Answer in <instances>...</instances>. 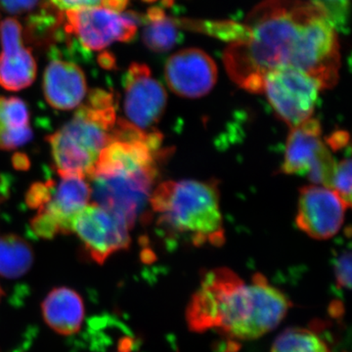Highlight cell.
<instances>
[{
  "label": "cell",
  "instance_id": "1",
  "mask_svg": "<svg viewBox=\"0 0 352 352\" xmlns=\"http://www.w3.org/2000/svg\"><path fill=\"white\" fill-rule=\"evenodd\" d=\"M249 36L223 53L227 74L252 94H263L273 69L289 67L307 74L322 88L339 80L340 51L337 30L315 0H263L244 23Z\"/></svg>",
  "mask_w": 352,
  "mask_h": 352
},
{
  "label": "cell",
  "instance_id": "2",
  "mask_svg": "<svg viewBox=\"0 0 352 352\" xmlns=\"http://www.w3.org/2000/svg\"><path fill=\"white\" fill-rule=\"evenodd\" d=\"M291 302L261 274L245 284L222 267L206 273L187 308L189 328L195 332L219 331L235 340L263 337L279 325Z\"/></svg>",
  "mask_w": 352,
  "mask_h": 352
},
{
  "label": "cell",
  "instance_id": "3",
  "mask_svg": "<svg viewBox=\"0 0 352 352\" xmlns=\"http://www.w3.org/2000/svg\"><path fill=\"white\" fill-rule=\"evenodd\" d=\"M157 224L166 232L197 247L219 245L226 241L217 182L179 180L162 182L149 200Z\"/></svg>",
  "mask_w": 352,
  "mask_h": 352
},
{
  "label": "cell",
  "instance_id": "4",
  "mask_svg": "<svg viewBox=\"0 0 352 352\" xmlns=\"http://www.w3.org/2000/svg\"><path fill=\"white\" fill-rule=\"evenodd\" d=\"M116 109L113 94L96 88L71 120L47 136L58 175L82 178L91 175L102 150L110 141L118 120Z\"/></svg>",
  "mask_w": 352,
  "mask_h": 352
},
{
  "label": "cell",
  "instance_id": "5",
  "mask_svg": "<svg viewBox=\"0 0 352 352\" xmlns=\"http://www.w3.org/2000/svg\"><path fill=\"white\" fill-rule=\"evenodd\" d=\"M62 17L65 34L78 39L87 50H101L117 41L129 43L142 23V15L124 14L104 7L66 11Z\"/></svg>",
  "mask_w": 352,
  "mask_h": 352
},
{
  "label": "cell",
  "instance_id": "6",
  "mask_svg": "<svg viewBox=\"0 0 352 352\" xmlns=\"http://www.w3.org/2000/svg\"><path fill=\"white\" fill-rule=\"evenodd\" d=\"M336 166L332 152L322 139L318 120L310 118L292 127L282 164L284 173L307 175L314 184L330 188Z\"/></svg>",
  "mask_w": 352,
  "mask_h": 352
},
{
  "label": "cell",
  "instance_id": "7",
  "mask_svg": "<svg viewBox=\"0 0 352 352\" xmlns=\"http://www.w3.org/2000/svg\"><path fill=\"white\" fill-rule=\"evenodd\" d=\"M322 89L312 76L289 67L273 69L264 78L263 92L270 105L291 127L311 118Z\"/></svg>",
  "mask_w": 352,
  "mask_h": 352
},
{
  "label": "cell",
  "instance_id": "8",
  "mask_svg": "<svg viewBox=\"0 0 352 352\" xmlns=\"http://www.w3.org/2000/svg\"><path fill=\"white\" fill-rule=\"evenodd\" d=\"M157 176L152 173L94 176L89 178L91 196L97 205L122 215L131 229L139 219H144Z\"/></svg>",
  "mask_w": 352,
  "mask_h": 352
},
{
  "label": "cell",
  "instance_id": "9",
  "mask_svg": "<svg viewBox=\"0 0 352 352\" xmlns=\"http://www.w3.org/2000/svg\"><path fill=\"white\" fill-rule=\"evenodd\" d=\"M129 230L122 215L92 203L76 217L73 233L78 235L90 258L103 264L113 254L129 249Z\"/></svg>",
  "mask_w": 352,
  "mask_h": 352
},
{
  "label": "cell",
  "instance_id": "10",
  "mask_svg": "<svg viewBox=\"0 0 352 352\" xmlns=\"http://www.w3.org/2000/svg\"><path fill=\"white\" fill-rule=\"evenodd\" d=\"M166 102V90L155 80L149 67L132 63L124 76V110L127 122L142 131H153L163 117Z\"/></svg>",
  "mask_w": 352,
  "mask_h": 352
},
{
  "label": "cell",
  "instance_id": "11",
  "mask_svg": "<svg viewBox=\"0 0 352 352\" xmlns=\"http://www.w3.org/2000/svg\"><path fill=\"white\" fill-rule=\"evenodd\" d=\"M346 208L332 189L307 185L300 190L296 226L314 239H331L342 228Z\"/></svg>",
  "mask_w": 352,
  "mask_h": 352
},
{
  "label": "cell",
  "instance_id": "12",
  "mask_svg": "<svg viewBox=\"0 0 352 352\" xmlns=\"http://www.w3.org/2000/svg\"><path fill=\"white\" fill-rule=\"evenodd\" d=\"M164 78L173 94L184 98H200L210 94L217 83V65L205 51L185 48L168 58Z\"/></svg>",
  "mask_w": 352,
  "mask_h": 352
},
{
  "label": "cell",
  "instance_id": "13",
  "mask_svg": "<svg viewBox=\"0 0 352 352\" xmlns=\"http://www.w3.org/2000/svg\"><path fill=\"white\" fill-rule=\"evenodd\" d=\"M0 87L20 91L36 78V62L23 39V27L17 19L6 18L0 23Z\"/></svg>",
  "mask_w": 352,
  "mask_h": 352
},
{
  "label": "cell",
  "instance_id": "14",
  "mask_svg": "<svg viewBox=\"0 0 352 352\" xmlns=\"http://www.w3.org/2000/svg\"><path fill=\"white\" fill-rule=\"evenodd\" d=\"M43 89L51 107L59 111L73 110L87 95V78L78 65L55 58L44 72Z\"/></svg>",
  "mask_w": 352,
  "mask_h": 352
},
{
  "label": "cell",
  "instance_id": "15",
  "mask_svg": "<svg viewBox=\"0 0 352 352\" xmlns=\"http://www.w3.org/2000/svg\"><path fill=\"white\" fill-rule=\"evenodd\" d=\"M90 198L91 187L85 178L61 177L60 182H55L50 201L38 212L54 222L60 235H68L73 233L74 222Z\"/></svg>",
  "mask_w": 352,
  "mask_h": 352
},
{
  "label": "cell",
  "instance_id": "16",
  "mask_svg": "<svg viewBox=\"0 0 352 352\" xmlns=\"http://www.w3.org/2000/svg\"><path fill=\"white\" fill-rule=\"evenodd\" d=\"M46 325L61 336L75 335L82 327L85 302L75 289L59 287L51 289L41 303Z\"/></svg>",
  "mask_w": 352,
  "mask_h": 352
},
{
  "label": "cell",
  "instance_id": "17",
  "mask_svg": "<svg viewBox=\"0 0 352 352\" xmlns=\"http://www.w3.org/2000/svg\"><path fill=\"white\" fill-rule=\"evenodd\" d=\"M31 113L18 97L0 96V150H14L31 141Z\"/></svg>",
  "mask_w": 352,
  "mask_h": 352
},
{
  "label": "cell",
  "instance_id": "18",
  "mask_svg": "<svg viewBox=\"0 0 352 352\" xmlns=\"http://www.w3.org/2000/svg\"><path fill=\"white\" fill-rule=\"evenodd\" d=\"M144 24L142 39L145 45L154 52L170 50L179 41L180 34L176 19L166 15L164 7L154 6L142 16Z\"/></svg>",
  "mask_w": 352,
  "mask_h": 352
},
{
  "label": "cell",
  "instance_id": "19",
  "mask_svg": "<svg viewBox=\"0 0 352 352\" xmlns=\"http://www.w3.org/2000/svg\"><path fill=\"white\" fill-rule=\"evenodd\" d=\"M34 258L32 245L20 236L7 234L0 237V276H23L31 270Z\"/></svg>",
  "mask_w": 352,
  "mask_h": 352
},
{
  "label": "cell",
  "instance_id": "20",
  "mask_svg": "<svg viewBox=\"0 0 352 352\" xmlns=\"http://www.w3.org/2000/svg\"><path fill=\"white\" fill-rule=\"evenodd\" d=\"M271 352H330V349L314 331L292 328L280 333Z\"/></svg>",
  "mask_w": 352,
  "mask_h": 352
},
{
  "label": "cell",
  "instance_id": "21",
  "mask_svg": "<svg viewBox=\"0 0 352 352\" xmlns=\"http://www.w3.org/2000/svg\"><path fill=\"white\" fill-rule=\"evenodd\" d=\"M178 27L191 31L201 32L214 38L229 41L230 43L245 41L249 36L244 24L232 21H201L176 19Z\"/></svg>",
  "mask_w": 352,
  "mask_h": 352
},
{
  "label": "cell",
  "instance_id": "22",
  "mask_svg": "<svg viewBox=\"0 0 352 352\" xmlns=\"http://www.w3.org/2000/svg\"><path fill=\"white\" fill-rule=\"evenodd\" d=\"M330 189H332L340 197V200L344 201L346 208L351 207V159L349 155L346 159L337 162Z\"/></svg>",
  "mask_w": 352,
  "mask_h": 352
},
{
  "label": "cell",
  "instance_id": "23",
  "mask_svg": "<svg viewBox=\"0 0 352 352\" xmlns=\"http://www.w3.org/2000/svg\"><path fill=\"white\" fill-rule=\"evenodd\" d=\"M328 14L335 29L340 32L349 31L351 0H315Z\"/></svg>",
  "mask_w": 352,
  "mask_h": 352
},
{
  "label": "cell",
  "instance_id": "24",
  "mask_svg": "<svg viewBox=\"0 0 352 352\" xmlns=\"http://www.w3.org/2000/svg\"><path fill=\"white\" fill-rule=\"evenodd\" d=\"M54 7L44 0H0V8L11 15H27L28 19Z\"/></svg>",
  "mask_w": 352,
  "mask_h": 352
},
{
  "label": "cell",
  "instance_id": "25",
  "mask_svg": "<svg viewBox=\"0 0 352 352\" xmlns=\"http://www.w3.org/2000/svg\"><path fill=\"white\" fill-rule=\"evenodd\" d=\"M55 182L47 180L45 182H36L25 194V203L34 210L43 208L52 197Z\"/></svg>",
  "mask_w": 352,
  "mask_h": 352
},
{
  "label": "cell",
  "instance_id": "26",
  "mask_svg": "<svg viewBox=\"0 0 352 352\" xmlns=\"http://www.w3.org/2000/svg\"><path fill=\"white\" fill-rule=\"evenodd\" d=\"M336 282L339 289H351V252L346 250L340 252L333 263Z\"/></svg>",
  "mask_w": 352,
  "mask_h": 352
},
{
  "label": "cell",
  "instance_id": "27",
  "mask_svg": "<svg viewBox=\"0 0 352 352\" xmlns=\"http://www.w3.org/2000/svg\"><path fill=\"white\" fill-rule=\"evenodd\" d=\"M48 1L55 8L66 12V11L101 6L103 0H48Z\"/></svg>",
  "mask_w": 352,
  "mask_h": 352
},
{
  "label": "cell",
  "instance_id": "28",
  "mask_svg": "<svg viewBox=\"0 0 352 352\" xmlns=\"http://www.w3.org/2000/svg\"><path fill=\"white\" fill-rule=\"evenodd\" d=\"M325 143L329 149L333 151H340V150L346 149L349 147V135L344 131H337L333 132L330 136L326 138Z\"/></svg>",
  "mask_w": 352,
  "mask_h": 352
},
{
  "label": "cell",
  "instance_id": "29",
  "mask_svg": "<svg viewBox=\"0 0 352 352\" xmlns=\"http://www.w3.org/2000/svg\"><path fill=\"white\" fill-rule=\"evenodd\" d=\"M131 0H103L101 7L120 13L126 9Z\"/></svg>",
  "mask_w": 352,
  "mask_h": 352
},
{
  "label": "cell",
  "instance_id": "30",
  "mask_svg": "<svg viewBox=\"0 0 352 352\" xmlns=\"http://www.w3.org/2000/svg\"><path fill=\"white\" fill-rule=\"evenodd\" d=\"M13 164L18 170H25L29 168L30 162L28 157L23 154H17L13 159Z\"/></svg>",
  "mask_w": 352,
  "mask_h": 352
},
{
  "label": "cell",
  "instance_id": "31",
  "mask_svg": "<svg viewBox=\"0 0 352 352\" xmlns=\"http://www.w3.org/2000/svg\"><path fill=\"white\" fill-rule=\"evenodd\" d=\"M99 63H101V66L105 69H112L115 66V59L113 56H111L108 53L103 54V56L99 58Z\"/></svg>",
  "mask_w": 352,
  "mask_h": 352
},
{
  "label": "cell",
  "instance_id": "32",
  "mask_svg": "<svg viewBox=\"0 0 352 352\" xmlns=\"http://www.w3.org/2000/svg\"><path fill=\"white\" fill-rule=\"evenodd\" d=\"M3 179H2L1 176H0V201L3 200L7 196V188L6 187H3Z\"/></svg>",
  "mask_w": 352,
  "mask_h": 352
},
{
  "label": "cell",
  "instance_id": "33",
  "mask_svg": "<svg viewBox=\"0 0 352 352\" xmlns=\"http://www.w3.org/2000/svg\"><path fill=\"white\" fill-rule=\"evenodd\" d=\"M3 289H2L1 286H0V302H1L2 298H3Z\"/></svg>",
  "mask_w": 352,
  "mask_h": 352
},
{
  "label": "cell",
  "instance_id": "34",
  "mask_svg": "<svg viewBox=\"0 0 352 352\" xmlns=\"http://www.w3.org/2000/svg\"><path fill=\"white\" fill-rule=\"evenodd\" d=\"M143 1H146V2H154V1H156V0H143Z\"/></svg>",
  "mask_w": 352,
  "mask_h": 352
}]
</instances>
